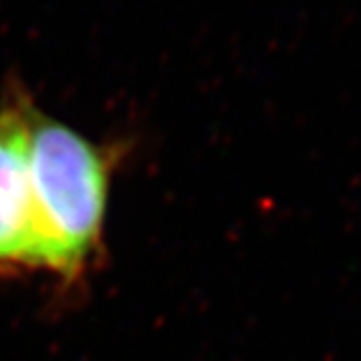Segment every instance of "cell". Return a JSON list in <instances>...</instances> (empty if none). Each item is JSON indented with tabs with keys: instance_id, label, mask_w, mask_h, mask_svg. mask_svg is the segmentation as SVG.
Wrapping results in <instances>:
<instances>
[{
	"instance_id": "1",
	"label": "cell",
	"mask_w": 361,
	"mask_h": 361,
	"mask_svg": "<svg viewBox=\"0 0 361 361\" xmlns=\"http://www.w3.org/2000/svg\"><path fill=\"white\" fill-rule=\"evenodd\" d=\"M123 145L82 137L42 113L30 115L28 173L39 233L40 269L75 285L103 249L109 187Z\"/></svg>"
},
{
	"instance_id": "2",
	"label": "cell",
	"mask_w": 361,
	"mask_h": 361,
	"mask_svg": "<svg viewBox=\"0 0 361 361\" xmlns=\"http://www.w3.org/2000/svg\"><path fill=\"white\" fill-rule=\"evenodd\" d=\"M37 106L23 80L11 77L0 101V277L40 269L28 133Z\"/></svg>"
}]
</instances>
